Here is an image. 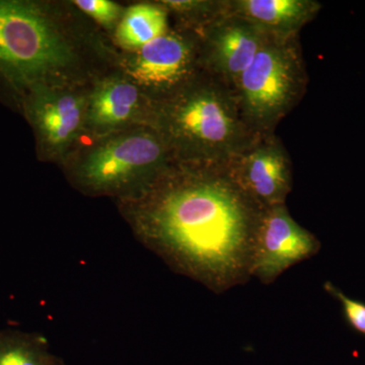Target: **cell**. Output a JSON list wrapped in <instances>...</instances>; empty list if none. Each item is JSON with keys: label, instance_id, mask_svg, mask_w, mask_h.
I'll use <instances>...</instances> for the list:
<instances>
[{"label": "cell", "instance_id": "7a4b0ae2", "mask_svg": "<svg viewBox=\"0 0 365 365\" xmlns=\"http://www.w3.org/2000/svg\"><path fill=\"white\" fill-rule=\"evenodd\" d=\"M151 126L179 163L228 165L261 136L234 86L204 68L174 95L153 103Z\"/></svg>", "mask_w": 365, "mask_h": 365}, {"label": "cell", "instance_id": "4fadbf2b", "mask_svg": "<svg viewBox=\"0 0 365 365\" xmlns=\"http://www.w3.org/2000/svg\"><path fill=\"white\" fill-rule=\"evenodd\" d=\"M168 20L169 13L160 2L132 6L118 23V43L126 49H140L170 30Z\"/></svg>", "mask_w": 365, "mask_h": 365}, {"label": "cell", "instance_id": "9a60e30c", "mask_svg": "<svg viewBox=\"0 0 365 365\" xmlns=\"http://www.w3.org/2000/svg\"><path fill=\"white\" fill-rule=\"evenodd\" d=\"M160 4L180 19L181 29L198 35L230 11L228 0H163Z\"/></svg>", "mask_w": 365, "mask_h": 365}, {"label": "cell", "instance_id": "6da1fadb", "mask_svg": "<svg viewBox=\"0 0 365 365\" xmlns=\"http://www.w3.org/2000/svg\"><path fill=\"white\" fill-rule=\"evenodd\" d=\"M119 208L146 248L216 294L251 277L262 208L227 165L174 162L145 188L119 199Z\"/></svg>", "mask_w": 365, "mask_h": 365}, {"label": "cell", "instance_id": "3957f363", "mask_svg": "<svg viewBox=\"0 0 365 365\" xmlns=\"http://www.w3.org/2000/svg\"><path fill=\"white\" fill-rule=\"evenodd\" d=\"M78 61L74 46L38 4L0 0V78L14 90L66 83Z\"/></svg>", "mask_w": 365, "mask_h": 365}, {"label": "cell", "instance_id": "5bb4252c", "mask_svg": "<svg viewBox=\"0 0 365 365\" xmlns=\"http://www.w3.org/2000/svg\"><path fill=\"white\" fill-rule=\"evenodd\" d=\"M0 365H66L50 349L49 341L36 332L0 330Z\"/></svg>", "mask_w": 365, "mask_h": 365}, {"label": "cell", "instance_id": "7c38bea8", "mask_svg": "<svg viewBox=\"0 0 365 365\" xmlns=\"http://www.w3.org/2000/svg\"><path fill=\"white\" fill-rule=\"evenodd\" d=\"M230 13L251 21L276 38L299 36L321 11L316 0H228Z\"/></svg>", "mask_w": 365, "mask_h": 365}, {"label": "cell", "instance_id": "277c9868", "mask_svg": "<svg viewBox=\"0 0 365 365\" xmlns=\"http://www.w3.org/2000/svg\"><path fill=\"white\" fill-rule=\"evenodd\" d=\"M175 162L153 126L105 136L74 163L72 184L88 195L126 198L141 191Z\"/></svg>", "mask_w": 365, "mask_h": 365}, {"label": "cell", "instance_id": "30bf717a", "mask_svg": "<svg viewBox=\"0 0 365 365\" xmlns=\"http://www.w3.org/2000/svg\"><path fill=\"white\" fill-rule=\"evenodd\" d=\"M203 68L235 86L269 35L251 21L228 11L200 34Z\"/></svg>", "mask_w": 365, "mask_h": 365}, {"label": "cell", "instance_id": "8fae6325", "mask_svg": "<svg viewBox=\"0 0 365 365\" xmlns=\"http://www.w3.org/2000/svg\"><path fill=\"white\" fill-rule=\"evenodd\" d=\"M153 121V102L129 78H110L101 81L88 97L86 127L98 135L126 130L141 114Z\"/></svg>", "mask_w": 365, "mask_h": 365}, {"label": "cell", "instance_id": "8992f818", "mask_svg": "<svg viewBox=\"0 0 365 365\" xmlns=\"http://www.w3.org/2000/svg\"><path fill=\"white\" fill-rule=\"evenodd\" d=\"M136 51L129 79L153 103L174 95L203 69L200 36L184 29L169 30Z\"/></svg>", "mask_w": 365, "mask_h": 365}, {"label": "cell", "instance_id": "e0dca14e", "mask_svg": "<svg viewBox=\"0 0 365 365\" xmlns=\"http://www.w3.org/2000/svg\"><path fill=\"white\" fill-rule=\"evenodd\" d=\"M74 6L106 28H112L121 20V6L110 0H76Z\"/></svg>", "mask_w": 365, "mask_h": 365}, {"label": "cell", "instance_id": "9c48e42d", "mask_svg": "<svg viewBox=\"0 0 365 365\" xmlns=\"http://www.w3.org/2000/svg\"><path fill=\"white\" fill-rule=\"evenodd\" d=\"M227 165L240 188L259 207L287 202L294 185L292 163L275 133L258 137Z\"/></svg>", "mask_w": 365, "mask_h": 365}, {"label": "cell", "instance_id": "ba28073f", "mask_svg": "<svg viewBox=\"0 0 365 365\" xmlns=\"http://www.w3.org/2000/svg\"><path fill=\"white\" fill-rule=\"evenodd\" d=\"M24 97L41 150L48 157H61L86 127L88 98L66 83L34 86Z\"/></svg>", "mask_w": 365, "mask_h": 365}, {"label": "cell", "instance_id": "2e32d148", "mask_svg": "<svg viewBox=\"0 0 365 365\" xmlns=\"http://www.w3.org/2000/svg\"><path fill=\"white\" fill-rule=\"evenodd\" d=\"M324 289L331 297L340 302L346 321H347V323L349 324L353 330L365 336L364 302L347 297L342 290H340V288L335 287L333 283L329 282V281H327L325 284H324Z\"/></svg>", "mask_w": 365, "mask_h": 365}, {"label": "cell", "instance_id": "5b68a950", "mask_svg": "<svg viewBox=\"0 0 365 365\" xmlns=\"http://www.w3.org/2000/svg\"><path fill=\"white\" fill-rule=\"evenodd\" d=\"M307 76L299 36L272 37L242 74L235 90L250 125L260 135L276 127L299 104Z\"/></svg>", "mask_w": 365, "mask_h": 365}, {"label": "cell", "instance_id": "52a82bcc", "mask_svg": "<svg viewBox=\"0 0 365 365\" xmlns=\"http://www.w3.org/2000/svg\"><path fill=\"white\" fill-rule=\"evenodd\" d=\"M321 242L290 215L287 204L263 208L252 248L250 275L270 284L292 266L319 253Z\"/></svg>", "mask_w": 365, "mask_h": 365}]
</instances>
